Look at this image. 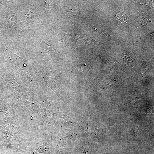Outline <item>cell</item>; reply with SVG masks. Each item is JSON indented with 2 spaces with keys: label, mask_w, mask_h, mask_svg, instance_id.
<instances>
[{
  "label": "cell",
  "mask_w": 154,
  "mask_h": 154,
  "mask_svg": "<svg viewBox=\"0 0 154 154\" xmlns=\"http://www.w3.org/2000/svg\"><path fill=\"white\" fill-rule=\"evenodd\" d=\"M67 16L73 18L78 16L80 14V11L78 10L70 9L66 11Z\"/></svg>",
  "instance_id": "6da1fadb"
},
{
  "label": "cell",
  "mask_w": 154,
  "mask_h": 154,
  "mask_svg": "<svg viewBox=\"0 0 154 154\" xmlns=\"http://www.w3.org/2000/svg\"><path fill=\"white\" fill-rule=\"evenodd\" d=\"M52 2H53L50 1H44L45 7L47 9L52 8L54 5Z\"/></svg>",
  "instance_id": "7a4b0ae2"
}]
</instances>
